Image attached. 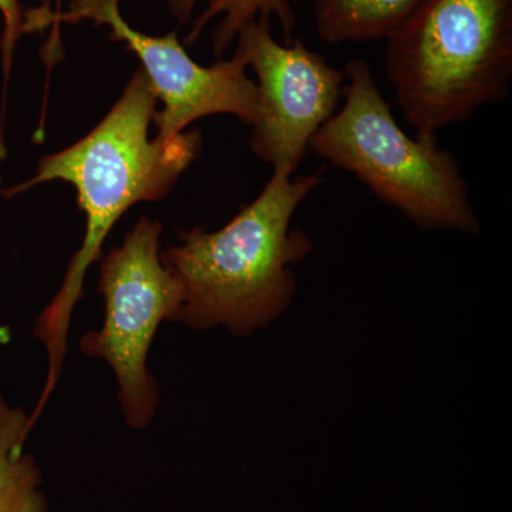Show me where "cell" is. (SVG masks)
<instances>
[{
  "label": "cell",
  "instance_id": "obj_3",
  "mask_svg": "<svg viewBox=\"0 0 512 512\" xmlns=\"http://www.w3.org/2000/svg\"><path fill=\"white\" fill-rule=\"evenodd\" d=\"M386 73L420 134L500 103L512 82V0H429L387 37Z\"/></svg>",
  "mask_w": 512,
  "mask_h": 512
},
{
  "label": "cell",
  "instance_id": "obj_1",
  "mask_svg": "<svg viewBox=\"0 0 512 512\" xmlns=\"http://www.w3.org/2000/svg\"><path fill=\"white\" fill-rule=\"evenodd\" d=\"M157 96L143 69L131 77L113 109L82 140L39 161L28 181L0 191L6 200L50 181H64L77 190L86 215L82 248L70 259L62 288L36 319L35 336L46 346L49 372L33 419H39L62 376L67 333L76 303L84 296L90 265L103 258V242L124 212L141 201H160L198 157L202 137L184 131L174 140L148 136Z\"/></svg>",
  "mask_w": 512,
  "mask_h": 512
},
{
  "label": "cell",
  "instance_id": "obj_10",
  "mask_svg": "<svg viewBox=\"0 0 512 512\" xmlns=\"http://www.w3.org/2000/svg\"><path fill=\"white\" fill-rule=\"evenodd\" d=\"M180 25L188 22L198 0H165ZM222 15L212 35V47L217 56L224 55L248 23L256 19L271 20L274 15L281 22L286 42L291 43L295 29V13L289 0H210L207 9L195 19L194 28L185 39V45H194L202 30L212 19Z\"/></svg>",
  "mask_w": 512,
  "mask_h": 512
},
{
  "label": "cell",
  "instance_id": "obj_12",
  "mask_svg": "<svg viewBox=\"0 0 512 512\" xmlns=\"http://www.w3.org/2000/svg\"><path fill=\"white\" fill-rule=\"evenodd\" d=\"M62 5L63 0H40L37 8L26 10L25 19H23V35L52 28L53 20L63 12Z\"/></svg>",
  "mask_w": 512,
  "mask_h": 512
},
{
  "label": "cell",
  "instance_id": "obj_2",
  "mask_svg": "<svg viewBox=\"0 0 512 512\" xmlns=\"http://www.w3.org/2000/svg\"><path fill=\"white\" fill-rule=\"evenodd\" d=\"M318 174L276 170L264 191L218 231H180V245L160 251L161 264L183 286L177 322L205 330L225 326L238 336L265 328L291 305L292 266L312 251L291 221L319 187Z\"/></svg>",
  "mask_w": 512,
  "mask_h": 512
},
{
  "label": "cell",
  "instance_id": "obj_7",
  "mask_svg": "<svg viewBox=\"0 0 512 512\" xmlns=\"http://www.w3.org/2000/svg\"><path fill=\"white\" fill-rule=\"evenodd\" d=\"M237 52L256 74L251 150L274 171L295 173L313 136L336 113L345 73L302 40L276 42L271 22L256 19L238 33Z\"/></svg>",
  "mask_w": 512,
  "mask_h": 512
},
{
  "label": "cell",
  "instance_id": "obj_6",
  "mask_svg": "<svg viewBox=\"0 0 512 512\" xmlns=\"http://www.w3.org/2000/svg\"><path fill=\"white\" fill-rule=\"evenodd\" d=\"M121 0H72L67 12L53 20L42 57L47 69L60 62L63 55L60 26L93 20L111 29V39L126 43L127 49L140 59L163 110L156 111L153 123L158 140L168 143L184 133L185 128L202 117L231 114L252 126L256 117L258 92L254 80L245 70L247 62L235 50L232 59L212 66H201L191 59L177 32L150 36L131 28L120 13Z\"/></svg>",
  "mask_w": 512,
  "mask_h": 512
},
{
  "label": "cell",
  "instance_id": "obj_5",
  "mask_svg": "<svg viewBox=\"0 0 512 512\" xmlns=\"http://www.w3.org/2000/svg\"><path fill=\"white\" fill-rule=\"evenodd\" d=\"M163 225L141 217L123 245L101 258L99 291L104 322L80 339L86 356L106 360L119 383V400L128 426L146 429L156 416L158 387L147 356L164 320L177 322L183 286L161 264Z\"/></svg>",
  "mask_w": 512,
  "mask_h": 512
},
{
  "label": "cell",
  "instance_id": "obj_11",
  "mask_svg": "<svg viewBox=\"0 0 512 512\" xmlns=\"http://www.w3.org/2000/svg\"><path fill=\"white\" fill-rule=\"evenodd\" d=\"M0 15L3 20L2 39V70H3V93L8 87L10 69H12L13 53L18 45L20 37L23 36V19L25 10L19 0H0Z\"/></svg>",
  "mask_w": 512,
  "mask_h": 512
},
{
  "label": "cell",
  "instance_id": "obj_8",
  "mask_svg": "<svg viewBox=\"0 0 512 512\" xmlns=\"http://www.w3.org/2000/svg\"><path fill=\"white\" fill-rule=\"evenodd\" d=\"M429 0H311L316 35L330 46L386 40Z\"/></svg>",
  "mask_w": 512,
  "mask_h": 512
},
{
  "label": "cell",
  "instance_id": "obj_9",
  "mask_svg": "<svg viewBox=\"0 0 512 512\" xmlns=\"http://www.w3.org/2000/svg\"><path fill=\"white\" fill-rule=\"evenodd\" d=\"M29 416L0 390V512H49L42 473L25 450Z\"/></svg>",
  "mask_w": 512,
  "mask_h": 512
},
{
  "label": "cell",
  "instance_id": "obj_4",
  "mask_svg": "<svg viewBox=\"0 0 512 512\" xmlns=\"http://www.w3.org/2000/svg\"><path fill=\"white\" fill-rule=\"evenodd\" d=\"M342 109L313 136L311 150L356 175L379 200L423 229L478 234L480 221L456 157L436 134L410 137L365 60L345 69Z\"/></svg>",
  "mask_w": 512,
  "mask_h": 512
}]
</instances>
